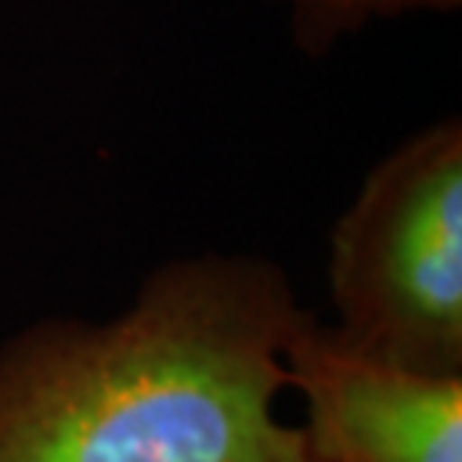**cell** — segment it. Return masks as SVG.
Here are the masks:
<instances>
[{
	"label": "cell",
	"mask_w": 462,
	"mask_h": 462,
	"mask_svg": "<svg viewBox=\"0 0 462 462\" xmlns=\"http://www.w3.org/2000/svg\"><path fill=\"white\" fill-rule=\"evenodd\" d=\"M339 337L462 375V124L441 117L375 162L328 240Z\"/></svg>",
	"instance_id": "obj_2"
},
{
	"label": "cell",
	"mask_w": 462,
	"mask_h": 462,
	"mask_svg": "<svg viewBox=\"0 0 462 462\" xmlns=\"http://www.w3.org/2000/svg\"><path fill=\"white\" fill-rule=\"evenodd\" d=\"M307 316L271 258L199 253L112 319L33 321L0 343V462H312L280 411Z\"/></svg>",
	"instance_id": "obj_1"
},
{
	"label": "cell",
	"mask_w": 462,
	"mask_h": 462,
	"mask_svg": "<svg viewBox=\"0 0 462 462\" xmlns=\"http://www.w3.org/2000/svg\"><path fill=\"white\" fill-rule=\"evenodd\" d=\"M280 4L289 15L291 42L307 58H319L373 22H391L405 13H454L462 0H280Z\"/></svg>",
	"instance_id": "obj_4"
},
{
	"label": "cell",
	"mask_w": 462,
	"mask_h": 462,
	"mask_svg": "<svg viewBox=\"0 0 462 462\" xmlns=\"http://www.w3.org/2000/svg\"><path fill=\"white\" fill-rule=\"evenodd\" d=\"M285 375L312 462H462V375L366 355L312 312Z\"/></svg>",
	"instance_id": "obj_3"
}]
</instances>
